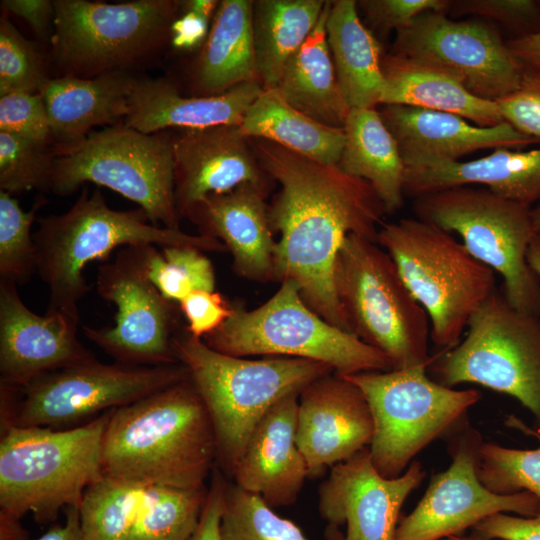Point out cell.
Segmentation results:
<instances>
[{
	"label": "cell",
	"mask_w": 540,
	"mask_h": 540,
	"mask_svg": "<svg viewBox=\"0 0 540 540\" xmlns=\"http://www.w3.org/2000/svg\"><path fill=\"white\" fill-rule=\"evenodd\" d=\"M262 170L280 185L268 206L276 281L290 280L306 304L350 332L334 282L338 252L350 234L377 242L387 211L374 188L338 165L324 164L273 142L250 139Z\"/></svg>",
	"instance_id": "1"
},
{
	"label": "cell",
	"mask_w": 540,
	"mask_h": 540,
	"mask_svg": "<svg viewBox=\"0 0 540 540\" xmlns=\"http://www.w3.org/2000/svg\"><path fill=\"white\" fill-rule=\"evenodd\" d=\"M206 406L186 378L112 409L102 441V474L152 486L197 490L216 467Z\"/></svg>",
	"instance_id": "2"
},
{
	"label": "cell",
	"mask_w": 540,
	"mask_h": 540,
	"mask_svg": "<svg viewBox=\"0 0 540 540\" xmlns=\"http://www.w3.org/2000/svg\"><path fill=\"white\" fill-rule=\"evenodd\" d=\"M36 221V273L48 288L46 313H60L77 323L79 302L90 290L84 269L90 262L107 261L117 247L153 244L190 246L204 252L227 251L216 238L159 227L141 208L111 209L99 190L89 192L87 188L65 213Z\"/></svg>",
	"instance_id": "3"
},
{
	"label": "cell",
	"mask_w": 540,
	"mask_h": 540,
	"mask_svg": "<svg viewBox=\"0 0 540 540\" xmlns=\"http://www.w3.org/2000/svg\"><path fill=\"white\" fill-rule=\"evenodd\" d=\"M172 348L206 406L219 468L230 477L253 430L276 403L335 373L330 366L307 359L226 355L190 335L185 327L175 332Z\"/></svg>",
	"instance_id": "4"
},
{
	"label": "cell",
	"mask_w": 540,
	"mask_h": 540,
	"mask_svg": "<svg viewBox=\"0 0 540 540\" xmlns=\"http://www.w3.org/2000/svg\"><path fill=\"white\" fill-rule=\"evenodd\" d=\"M106 411L69 429L1 427L0 511L39 523L53 521L61 508L78 506L85 489L101 474V450L111 415Z\"/></svg>",
	"instance_id": "5"
},
{
	"label": "cell",
	"mask_w": 540,
	"mask_h": 540,
	"mask_svg": "<svg viewBox=\"0 0 540 540\" xmlns=\"http://www.w3.org/2000/svg\"><path fill=\"white\" fill-rule=\"evenodd\" d=\"M377 243L426 311L431 341L442 350L459 343L472 315L497 289L495 272L452 233L417 217L383 223Z\"/></svg>",
	"instance_id": "6"
},
{
	"label": "cell",
	"mask_w": 540,
	"mask_h": 540,
	"mask_svg": "<svg viewBox=\"0 0 540 540\" xmlns=\"http://www.w3.org/2000/svg\"><path fill=\"white\" fill-rule=\"evenodd\" d=\"M334 282L350 333L386 355L392 369L430 366L428 315L376 241L348 235Z\"/></svg>",
	"instance_id": "7"
},
{
	"label": "cell",
	"mask_w": 540,
	"mask_h": 540,
	"mask_svg": "<svg viewBox=\"0 0 540 540\" xmlns=\"http://www.w3.org/2000/svg\"><path fill=\"white\" fill-rule=\"evenodd\" d=\"M202 340L213 350L236 357L281 356L321 362L341 376L392 370L381 351L313 311L290 280L282 281L275 294L253 310L233 306L227 321Z\"/></svg>",
	"instance_id": "8"
},
{
	"label": "cell",
	"mask_w": 540,
	"mask_h": 540,
	"mask_svg": "<svg viewBox=\"0 0 540 540\" xmlns=\"http://www.w3.org/2000/svg\"><path fill=\"white\" fill-rule=\"evenodd\" d=\"M173 141L166 130L146 134L123 122L94 130L57 153L47 189L66 196L91 182L138 204L153 224L180 229Z\"/></svg>",
	"instance_id": "9"
},
{
	"label": "cell",
	"mask_w": 540,
	"mask_h": 540,
	"mask_svg": "<svg viewBox=\"0 0 540 540\" xmlns=\"http://www.w3.org/2000/svg\"><path fill=\"white\" fill-rule=\"evenodd\" d=\"M531 208L472 185L413 200L417 218L457 233L474 258L502 277L503 293L511 306L540 316V278L527 258L536 235Z\"/></svg>",
	"instance_id": "10"
},
{
	"label": "cell",
	"mask_w": 540,
	"mask_h": 540,
	"mask_svg": "<svg viewBox=\"0 0 540 540\" xmlns=\"http://www.w3.org/2000/svg\"><path fill=\"white\" fill-rule=\"evenodd\" d=\"M52 57L63 75L94 78L156 55L170 42L181 1L54 0Z\"/></svg>",
	"instance_id": "11"
},
{
	"label": "cell",
	"mask_w": 540,
	"mask_h": 540,
	"mask_svg": "<svg viewBox=\"0 0 540 540\" xmlns=\"http://www.w3.org/2000/svg\"><path fill=\"white\" fill-rule=\"evenodd\" d=\"M428 365L344 376L364 394L373 418L369 452L386 478L403 474L414 457L461 422L480 400L473 389L456 390L427 376Z\"/></svg>",
	"instance_id": "12"
},
{
	"label": "cell",
	"mask_w": 540,
	"mask_h": 540,
	"mask_svg": "<svg viewBox=\"0 0 540 540\" xmlns=\"http://www.w3.org/2000/svg\"><path fill=\"white\" fill-rule=\"evenodd\" d=\"M467 327L463 340L434 356L429 367L435 381L507 394L540 423V316L515 309L496 289Z\"/></svg>",
	"instance_id": "13"
},
{
	"label": "cell",
	"mask_w": 540,
	"mask_h": 540,
	"mask_svg": "<svg viewBox=\"0 0 540 540\" xmlns=\"http://www.w3.org/2000/svg\"><path fill=\"white\" fill-rule=\"evenodd\" d=\"M188 377L181 363L134 366L95 359L15 387L10 425L59 428L128 405Z\"/></svg>",
	"instance_id": "14"
},
{
	"label": "cell",
	"mask_w": 540,
	"mask_h": 540,
	"mask_svg": "<svg viewBox=\"0 0 540 540\" xmlns=\"http://www.w3.org/2000/svg\"><path fill=\"white\" fill-rule=\"evenodd\" d=\"M142 245L124 247L114 261L99 266L96 289L116 306L115 323L101 329L83 326V332L118 363L176 364L172 339L179 329L178 310L148 278Z\"/></svg>",
	"instance_id": "15"
},
{
	"label": "cell",
	"mask_w": 540,
	"mask_h": 540,
	"mask_svg": "<svg viewBox=\"0 0 540 540\" xmlns=\"http://www.w3.org/2000/svg\"><path fill=\"white\" fill-rule=\"evenodd\" d=\"M391 52L439 66L475 96L494 102L518 89L523 72L489 21L456 20L444 12H425L396 32Z\"/></svg>",
	"instance_id": "16"
},
{
	"label": "cell",
	"mask_w": 540,
	"mask_h": 540,
	"mask_svg": "<svg viewBox=\"0 0 540 540\" xmlns=\"http://www.w3.org/2000/svg\"><path fill=\"white\" fill-rule=\"evenodd\" d=\"M481 434L468 424L453 438L450 466L435 474L421 500L398 523L395 540H444L461 535L497 513L534 516L540 499L522 491L497 494L479 480L477 463Z\"/></svg>",
	"instance_id": "17"
},
{
	"label": "cell",
	"mask_w": 540,
	"mask_h": 540,
	"mask_svg": "<svg viewBox=\"0 0 540 540\" xmlns=\"http://www.w3.org/2000/svg\"><path fill=\"white\" fill-rule=\"evenodd\" d=\"M425 475L421 463L413 461L400 476L386 478L368 447L331 467L318 491V508L332 530L346 525V534L330 540H395L404 501Z\"/></svg>",
	"instance_id": "18"
},
{
	"label": "cell",
	"mask_w": 540,
	"mask_h": 540,
	"mask_svg": "<svg viewBox=\"0 0 540 540\" xmlns=\"http://www.w3.org/2000/svg\"><path fill=\"white\" fill-rule=\"evenodd\" d=\"M374 431L368 402L354 383L332 373L299 394L296 442L303 454L308 478L350 459L369 447Z\"/></svg>",
	"instance_id": "19"
},
{
	"label": "cell",
	"mask_w": 540,
	"mask_h": 540,
	"mask_svg": "<svg viewBox=\"0 0 540 540\" xmlns=\"http://www.w3.org/2000/svg\"><path fill=\"white\" fill-rule=\"evenodd\" d=\"M78 324L60 313L35 314L17 284L0 279V384L21 388L44 374L95 360L77 338Z\"/></svg>",
	"instance_id": "20"
},
{
	"label": "cell",
	"mask_w": 540,
	"mask_h": 540,
	"mask_svg": "<svg viewBox=\"0 0 540 540\" xmlns=\"http://www.w3.org/2000/svg\"><path fill=\"white\" fill-rule=\"evenodd\" d=\"M175 204L179 218L210 195L244 184L267 186L251 146L239 126L184 130L173 141Z\"/></svg>",
	"instance_id": "21"
},
{
	"label": "cell",
	"mask_w": 540,
	"mask_h": 540,
	"mask_svg": "<svg viewBox=\"0 0 540 540\" xmlns=\"http://www.w3.org/2000/svg\"><path fill=\"white\" fill-rule=\"evenodd\" d=\"M379 113L406 169L460 161L484 149H518L540 143L506 121L483 127L452 113L405 105H381Z\"/></svg>",
	"instance_id": "22"
},
{
	"label": "cell",
	"mask_w": 540,
	"mask_h": 540,
	"mask_svg": "<svg viewBox=\"0 0 540 540\" xmlns=\"http://www.w3.org/2000/svg\"><path fill=\"white\" fill-rule=\"evenodd\" d=\"M267 186L244 184L210 195L187 215L199 234L221 241L239 276L257 282L276 281L273 230L265 202Z\"/></svg>",
	"instance_id": "23"
},
{
	"label": "cell",
	"mask_w": 540,
	"mask_h": 540,
	"mask_svg": "<svg viewBox=\"0 0 540 540\" xmlns=\"http://www.w3.org/2000/svg\"><path fill=\"white\" fill-rule=\"evenodd\" d=\"M299 394L284 397L260 420L231 476L237 486L260 496L271 508L293 504L308 478L296 442Z\"/></svg>",
	"instance_id": "24"
},
{
	"label": "cell",
	"mask_w": 540,
	"mask_h": 540,
	"mask_svg": "<svg viewBox=\"0 0 540 540\" xmlns=\"http://www.w3.org/2000/svg\"><path fill=\"white\" fill-rule=\"evenodd\" d=\"M262 91L259 81H250L219 95L185 97L167 79L137 78L123 123L146 134L176 127L188 130L240 126Z\"/></svg>",
	"instance_id": "25"
},
{
	"label": "cell",
	"mask_w": 540,
	"mask_h": 540,
	"mask_svg": "<svg viewBox=\"0 0 540 540\" xmlns=\"http://www.w3.org/2000/svg\"><path fill=\"white\" fill-rule=\"evenodd\" d=\"M136 81L128 71L94 78L49 77L39 92L47 108L56 156L61 149L82 141L95 127L124 122Z\"/></svg>",
	"instance_id": "26"
},
{
	"label": "cell",
	"mask_w": 540,
	"mask_h": 540,
	"mask_svg": "<svg viewBox=\"0 0 540 540\" xmlns=\"http://www.w3.org/2000/svg\"><path fill=\"white\" fill-rule=\"evenodd\" d=\"M482 186L533 206L540 199V148H498L471 161L406 169L404 195L411 198L457 186Z\"/></svg>",
	"instance_id": "27"
},
{
	"label": "cell",
	"mask_w": 540,
	"mask_h": 540,
	"mask_svg": "<svg viewBox=\"0 0 540 540\" xmlns=\"http://www.w3.org/2000/svg\"><path fill=\"white\" fill-rule=\"evenodd\" d=\"M381 105H405L458 115L483 127L505 121L497 102L475 96L450 72L392 53L382 59Z\"/></svg>",
	"instance_id": "28"
},
{
	"label": "cell",
	"mask_w": 540,
	"mask_h": 540,
	"mask_svg": "<svg viewBox=\"0 0 540 540\" xmlns=\"http://www.w3.org/2000/svg\"><path fill=\"white\" fill-rule=\"evenodd\" d=\"M249 0H222L193 68L196 96H214L259 81ZM260 82V81H259Z\"/></svg>",
	"instance_id": "29"
},
{
	"label": "cell",
	"mask_w": 540,
	"mask_h": 540,
	"mask_svg": "<svg viewBox=\"0 0 540 540\" xmlns=\"http://www.w3.org/2000/svg\"><path fill=\"white\" fill-rule=\"evenodd\" d=\"M326 32L338 83L349 108L380 106L385 86L381 44L360 19L357 1H332Z\"/></svg>",
	"instance_id": "30"
},
{
	"label": "cell",
	"mask_w": 540,
	"mask_h": 540,
	"mask_svg": "<svg viewBox=\"0 0 540 540\" xmlns=\"http://www.w3.org/2000/svg\"><path fill=\"white\" fill-rule=\"evenodd\" d=\"M331 2L326 1L313 31L286 63L275 90L308 117L343 128L350 108L340 89L327 41Z\"/></svg>",
	"instance_id": "31"
},
{
	"label": "cell",
	"mask_w": 540,
	"mask_h": 540,
	"mask_svg": "<svg viewBox=\"0 0 540 540\" xmlns=\"http://www.w3.org/2000/svg\"><path fill=\"white\" fill-rule=\"evenodd\" d=\"M343 130L345 144L339 168L367 181L381 199L387 214L395 213L404 201L406 168L379 110L350 109Z\"/></svg>",
	"instance_id": "32"
},
{
	"label": "cell",
	"mask_w": 540,
	"mask_h": 540,
	"mask_svg": "<svg viewBox=\"0 0 540 540\" xmlns=\"http://www.w3.org/2000/svg\"><path fill=\"white\" fill-rule=\"evenodd\" d=\"M239 128L249 139L267 140L328 165H338L345 144L343 128L308 117L290 106L275 89H263Z\"/></svg>",
	"instance_id": "33"
},
{
	"label": "cell",
	"mask_w": 540,
	"mask_h": 540,
	"mask_svg": "<svg viewBox=\"0 0 540 540\" xmlns=\"http://www.w3.org/2000/svg\"><path fill=\"white\" fill-rule=\"evenodd\" d=\"M323 0H257L252 27L258 77L263 89H275L290 57L316 26Z\"/></svg>",
	"instance_id": "34"
},
{
	"label": "cell",
	"mask_w": 540,
	"mask_h": 540,
	"mask_svg": "<svg viewBox=\"0 0 540 540\" xmlns=\"http://www.w3.org/2000/svg\"><path fill=\"white\" fill-rule=\"evenodd\" d=\"M152 485L101 474L84 491L79 505L86 540H128Z\"/></svg>",
	"instance_id": "35"
},
{
	"label": "cell",
	"mask_w": 540,
	"mask_h": 540,
	"mask_svg": "<svg viewBox=\"0 0 540 540\" xmlns=\"http://www.w3.org/2000/svg\"><path fill=\"white\" fill-rule=\"evenodd\" d=\"M207 491V487L184 490L151 486L128 540H189L198 525Z\"/></svg>",
	"instance_id": "36"
},
{
	"label": "cell",
	"mask_w": 540,
	"mask_h": 540,
	"mask_svg": "<svg viewBox=\"0 0 540 540\" xmlns=\"http://www.w3.org/2000/svg\"><path fill=\"white\" fill-rule=\"evenodd\" d=\"M148 278L168 300L179 303L196 290L215 291V272L204 251L190 246L142 245Z\"/></svg>",
	"instance_id": "37"
},
{
	"label": "cell",
	"mask_w": 540,
	"mask_h": 540,
	"mask_svg": "<svg viewBox=\"0 0 540 540\" xmlns=\"http://www.w3.org/2000/svg\"><path fill=\"white\" fill-rule=\"evenodd\" d=\"M220 536L221 540H308L294 522L234 482L226 486Z\"/></svg>",
	"instance_id": "38"
},
{
	"label": "cell",
	"mask_w": 540,
	"mask_h": 540,
	"mask_svg": "<svg viewBox=\"0 0 540 540\" xmlns=\"http://www.w3.org/2000/svg\"><path fill=\"white\" fill-rule=\"evenodd\" d=\"M44 203V199H39L29 211H24L17 199L0 190V279L24 285L36 273L31 228Z\"/></svg>",
	"instance_id": "39"
},
{
	"label": "cell",
	"mask_w": 540,
	"mask_h": 540,
	"mask_svg": "<svg viewBox=\"0 0 540 540\" xmlns=\"http://www.w3.org/2000/svg\"><path fill=\"white\" fill-rule=\"evenodd\" d=\"M532 434L540 440V433ZM477 475L490 491L507 495L527 491L540 499V446L515 449L483 442Z\"/></svg>",
	"instance_id": "40"
},
{
	"label": "cell",
	"mask_w": 540,
	"mask_h": 540,
	"mask_svg": "<svg viewBox=\"0 0 540 540\" xmlns=\"http://www.w3.org/2000/svg\"><path fill=\"white\" fill-rule=\"evenodd\" d=\"M55 158L50 142L0 131V190L12 195L47 189Z\"/></svg>",
	"instance_id": "41"
},
{
	"label": "cell",
	"mask_w": 540,
	"mask_h": 540,
	"mask_svg": "<svg viewBox=\"0 0 540 540\" xmlns=\"http://www.w3.org/2000/svg\"><path fill=\"white\" fill-rule=\"evenodd\" d=\"M49 77L35 46L10 21L0 18V96L13 92L37 93Z\"/></svg>",
	"instance_id": "42"
},
{
	"label": "cell",
	"mask_w": 540,
	"mask_h": 540,
	"mask_svg": "<svg viewBox=\"0 0 540 540\" xmlns=\"http://www.w3.org/2000/svg\"><path fill=\"white\" fill-rule=\"evenodd\" d=\"M448 13L497 22L515 37L540 32L539 0H451Z\"/></svg>",
	"instance_id": "43"
},
{
	"label": "cell",
	"mask_w": 540,
	"mask_h": 540,
	"mask_svg": "<svg viewBox=\"0 0 540 540\" xmlns=\"http://www.w3.org/2000/svg\"><path fill=\"white\" fill-rule=\"evenodd\" d=\"M0 131L50 142V122L41 93L13 92L0 96Z\"/></svg>",
	"instance_id": "44"
},
{
	"label": "cell",
	"mask_w": 540,
	"mask_h": 540,
	"mask_svg": "<svg viewBox=\"0 0 540 540\" xmlns=\"http://www.w3.org/2000/svg\"><path fill=\"white\" fill-rule=\"evenodd\" d=\"M451 0H361L357 2L373 29L381 35L398 32L428 11L448 14Z\"/></svg>",
	"instance_id": "45"
},
{
	"label": "cell",
	"mask_w": 540,
	"mask_h": 540,
	"mask_svg": "<svg viewBox=\"0 0 540 540\" xmlns=\"http://www.w3.org/2000/svg\"><path fill=\"white\" fill-rule=\"evenodd\" d=\"M497 104L506 122L540 141V69L523 65L518 89Z\"/></svg>",
	"instance_id": "46"
},
{
	"label": "cell",
	"mask_w": 540,
	"mask_h": 540,
	"mask_svg": "<svg viewBox=\"0 0 540 540\" xmlns=\"http://www.w3.org/2000/svg\"><path fill=\"white\" fill-rule=\"evenodd\" d=\"M187 320L186 331L203 339L221 327L233 313V306L216 291L196 290L179 302Z\"/></svg>",
	"instance_id": "47"
},
{
	"label": "cell",
	"mask_w": 540,
	"mask_h": 540,
	"mask_svg": "<svg viewBox=\"0 0 540 540\" xmlns=\"http://www.w3.org/2000/svg\"><path fill=\"white\" fill-rule=\"evenodd\" d=\"M486 540H540V508L534 516L494 514L474 527Z\"/></svg>",
	"instance_id": "48"
},
{
	"label": "cell",
	"mask_w": 540,
	"mask_h": 540,
	"mask_svg": "<svg viewBox=\"0 0 540 540\" xmlns=\"http://www.w3.org/2000/svg\"><path fill=\"white\" fill-rule=\"evenodd\" d=\"M227 483L222 470L215 467L198 525L189 540H221L220 523Z\"/></svg>",
	"instance_id": "49"
},
{
	"label": "cell",
	"mask_w": 540,
	"mask_h": 540,
	"mask_svg": "<svg viewBox=\"0 0 540 540\" xmlns=\"http://www.w3.org/2000/svg\"><path fill=\"white\" fill-rule=\"evenodd\" d=\"M181 11L171 25L170 44L178 50H194L204 44L211 20L190 10Z\"/></svg>",
	"instance_id": "50"
},
{
	"label": "cell",
	"mask_w": 540,
	"mask_h": 540,
	"mask_svg": "<svg viewBox=\"0 0 540 540\" xmlns=\"http://www.w3.org/2000/svg\"><path fill=\"white\" fill-rule=\"evenodd\" d=\"M1 6L24 19L40 38H48L55 16L54 0H3Z\"/></svg>",
	"instance_id": "51"
},
{
	"label": "cell",
	"mask_w": 540,
	"mask_h": 540,
	"mask_svg": "<svg viewBox=\"0 0 540 540\" xmlns=\"http://www.w3.org/2000/svg\"><path fill=\"white\" fill-rule=\"evenodd\" d=\"M513 55L525 66L540 69V32L506 41Z\"/></svg>",
	"instance_id": "52"
},
{
	"label": "cell",
	"mask_w": 540,
	"mask_h": 540,
	"mask_svg": "<svg viewBox=\"0 0 540 540\" xmlns=\"http://www.w3.org/2000/svg\"><path fill=\"white\" fill-rule=\"evenodd\" d=\"M36 540H86L81 528L79 507H67L64 523L52 527Z\"/></svg>",
	"instance_id": "53"
},
{
	"label": "cell",
	"mask_w": 540,
	"mask_h": 540,
	"mask_svg": "<svg viewBox=\"0 0 540 540\" xmlns=\"http://www.w3.org/2000/svg\"><path fill=\"white\" fill-rule=\"evenodd\" d=\"M20 520L0 511V540H28L29 533L24 529Z\"/></svg>",
	"instance_id": "54"
},
{
	"label": "cell",
	"mask_w": 540,
	"mask_h": 540,
	"mask_svg": "<svg viewBox=\"0 0 540 540\" xmlns=\"http://www.w3.org/2000/svg\"><path fill=\"white\" fill-rule=\"evenodd\" d=\"M220 1L188 0L181 1V9L196 12L209 20H213Z\"/></svg>",
	"instance_id": "55"
},
{
	"label": "cell",
	"mask_w": 540,
	"mask_h": 540,
	"mask_svg": "<svg viewBox=\"0 0 540 540\" xmlns=\"http://www.w3.org/2000/svg\"><path fill=\"white\" fill-rule=\"evenodd\" d=\"M528 262L540 278V235L536 234L528 250Z\"/></svg>",
	"instance_id": "56"
},
{
	"label": "cell",
	"mask_w": 540,
	"mask_h": 540,
	"mask_svg": "<svg viewBox=\"0 0 540 540\" xmlns=\"http://www.w3.org/2000/svg\"><path fill=\"white\" fill-rule=\"evenodd\" d=\"M531 217L535 233L540 235V199L532 206Z\"/></svg>",
	"instance_id": "57"
},
{
	"label": "cell",
	"mask_w": 540,
	"mask_h": 540,
	"mask_svg": "<svg viewBox=\"0 0 540 540\" xmlns=\"http://www.w3.org/2000/svg\"><path fill=\"white\" fill-rule=\"evenodd\" d=\"M444 540H486L476 534H473L471 536H464V535H457V536H451Z\"/></svg>",
	"instance_id": "58"
},
{
	"label": "cell",
	"mask_w": 540,
	"mask_h": 540,
	"mask_svg": "<svg viewBox=\"0 0 540 540\" xmlns=\"http://www.w3.org/2000/svg\"><path fill=\"white\" fill-rule=\"evenodd\" d=\"M539 3H540V0H539Z\"/></svg>",
	"instance_id": "59"
}]
</instances>
